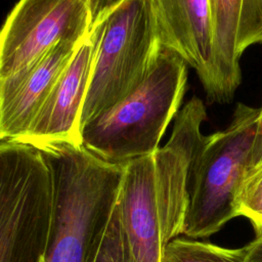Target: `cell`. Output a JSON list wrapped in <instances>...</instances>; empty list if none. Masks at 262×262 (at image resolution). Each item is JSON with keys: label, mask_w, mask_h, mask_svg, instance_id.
Wrapping results in <instances>:
<instances>
[{"label": "cell", "mask_w": 262, "mask_h": 262, "mask_svg": "<svg viewBox=\"0 0 262 262\" xmlns=\"http://www.w3.org/2000/svg\"><path fill=\"white\" fill-rule=\"evenodd\" d=\"M206 116L203 100L192 96L164 146L124 164L116 208L127 262H162L168 244L183 233L190 167L205 139Z\"/></svg>", "instance_id": "obj_1"}, {"label": "cell", "mask_w": 262, "mask_h": 262, "mask_svg": "<svg viewBox=\"0 0 262 262\" xmlns=\"http://www.w3.org/2000/svg\"><path fill=\"white\" fill-rule=\"evenodd\" d=\"M53 180V215L42 262H86L115 205L124 164L110 163L82 144L54 141L37 146Z\"/></svg>", "instance_id": "obj_2"}, {"label": "cell", "mask_w": 262, "mask_h": 262, "mask_svg": "<svg viewBox=\"0 0 262 262\" xmlns=\"http://www.w3.org/2000/svg\"><path fill=\"white\" fill-rule=\"evenodd\" d=\"M186 64L177 52L161 45L141 84L81 127L82 145L115 164L154 154L180 107Z\"/></svg>", "instance_id": "obj_3"}, {"label": "cell", "mask_w": 262, "mask_h": 262, "mask_svg": "<svg viewBox=\"0 0 262 262\" xmlns=\"http://www.w3.org/2000/svg\"><path fill=\"white\" fill-rule=\"evenodd\" d=\"M91 32L95 51L81 127L141 84L161 46L154 0H123Z\"/></svg>", "instance_id": "obj_4"}, {"label": "cell", "mask_w": 262, "mask_h": 262, "mask_svg": "<svg viewBox=\"0 0 262 262\" xmlns=\"http://www.w3.org/2000/svg\"><path fill=\"white\" fill-rule=\"evenodd\" d=\"M259 111L239 102L225 129L205 136L190 167L185 236L208 237L237 217V194L249 168Z\"/></svg>", "instance_id": "obj_5"}, {"label": "cell", "mask_w": 262, "mask_h": 262, "mask_svg": "<svg viewBox=\"0 0 262 262\" xmlns=\"http://www.w3.org/2000/svg\"><path fill=\"white\" fill-rule=\"evenodd\" d=\"M53 201L51 170L40 150L0 141V262H42Z\"/></svg>", "instance_id": "obj_6"}, {"label": "cell", "mask_w": 262, "mask_h": 262, "mask_svg": "<svg viewBox=\"0 0 262 262\" xmlns=\"http://www.w3.org/2000/svg\"><path fill=\"white\" fill-rule=\"evenodd\" d=\"M87 0H19L0 29V82L59 42H80L91 30Z\"/></svg>", "instance_id": "obj_7"}, {"label": "cell", "mask_w": 262, "mask_h": 262, "mask_svg": "<svg viewBox=\"0 0 262 262\" xmlns=\"http://www.w3.org/2000/svg\"><path fill=\"white\" fill-rule=\"evenodd\" d=\"M95 38L90 32L81 41L70 63L60 74L24 137L31 145L64 141L81 143V114L86 98Z\"/></svg>", "instance_id": "obj_8"}, {"label": "cell", "mask_w": 262, "mask_h": 262, "mask_svg": "<svg viewBox=\"0 0 262 262\" xmlns=\"http://www.w3.org/2000/svg\"><path fill=\"white\" fill-rule=\"evenodd\" d=\"M80 42H59L0 82V141L26 135Z\"/></svg>", "instance_id": "obj_9"}, {"label": "cell", "mask_w": 262, "mask_h": 262, "mask_svg": "<svg viewBox=\"0 0 262 262\" xmlns=\"http://www.w3.org/2000/svg\"><path fill=\"white\" fill-rule=\"evenodd\" d=\"M160 43L177 52L214 96L213 27L210 0H154Z\"/></svg>", "instance_id": "obj_10"}, {"label": "cell", "mask_w": 262, "mask_h": 262, "mask_svg": "<svg viewBox=\"0 0 262 262\" xmlns=\"http://www.w3.org/2000/svg\"><path fill=\"white\" fill-rule=\"evenodd\" d=\"M262 236L239 248L228 249L190 237H175L165 249L162 262H262Z\"/></svg>", "instance_id": "obj_11"}, {"label": "cell", "mask_w": 262, "mask_h": 262, "mask_svg": "<svg viewBox=\"0 0 262 262\" xmlns=\"http://www.w3.org/2000/svg\"><path fill=\"white\" fill-rule=\"evenodd\" d=\"M86 262H127V253L116 202L106 222L91 246Z\"/></svg>", "instance_id": "obj_12"}, {"label": "cell", "mask_w": 262, "mask_h": 262, "mask_svg": "<svg viewBox=\"0 0 262 262\" xmlns=\"http://www.w3.org/2000/svg\"><path fill=\"white\" fill-rule=\"evenodd\" d=\"M237 216L248 218L262 236V164L250 169L241 184L237 194Z\"/></svg>", "instance_id": "obj_13"}, {"label": "cell", "mask_w": 262, "mask_h": 262, "mask_svg": "<svg viewBox=\"0 0 262 262\" xmlns=\"http://www.w3.org/2000/svg\"><path fill=\"white\" fill-rule=\"evenodd\" d=\"M91 11V28L99 23L104 16L123 0H87Z\"/></svg>", "instance_id": "obj_14"}, {"label": "cell", "mask_w": 262, "mask_h": 262, "mask_svg": "<svg viewBox=\"0 0 262 262\" xmlns=\"http://www.w3.org/2000/svg\"><path fill=\"white\" fill-rule=\"evenodd\" d=\"M259 110L260 111H259V117L257 122V130H256V135H255V139H254V143L251 151L249 168L247 172L250 169L262 164V106Z\"/></svg>", "instance_id": "obj_15"}]
</instances>
